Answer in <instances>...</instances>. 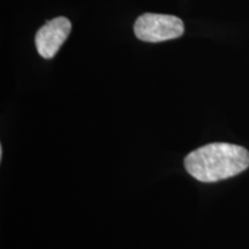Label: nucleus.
I'll list each match as a JSON object with an SVG mask.
<instances>
[{
	"mask_svg": "<svg viewBox=\"0 0 249 249\" xmlns=\"http://www.w3.org/2000/svg\"><path fill=\"white\" fill-rule=\"evenodd\" d=\"M185 167L187 172L198 181H220L248 169L249 151L240 145L230 143H210L187 156Z\"/></svg>",
	"mask_w": 249,
	"mask_h": 249,
	"instance_id": "1",
	"label": "nucleus"
},
{
	"mask_svg": "<svg viewBox=\"0 0 249 249\" xmlns=\"http://www.w3.org/2000/svg\"><path fill=\"white\" fill-rule=\"evenodd\" d=\"M185 27L179 18L173 15L145 13L134 24V33L143 42L158 43L182 36Z\"/></svg>",
	"mask_w": 249,
	"mask_h": 249,
	"instance_id": "2",
	"label": "nucleus"
},
{
	"mask_svg": "<svg viewBox=\"0 0 249 249\" xmlns=\"http://www.w3.org/2000/svg\"><path fill=\"white\" fill-rule=\"evenodd\" d=\"M71 30V24L66 18L59 17L48 21L37 31L35 37L36 49L39 55L45 59L53 58L70 36Z\"/></svg>",
	"mask_w": 249,
	"mask_h": 249,
	"instance_id": "3",
	"label": "nucleus"
}]
</instances>
